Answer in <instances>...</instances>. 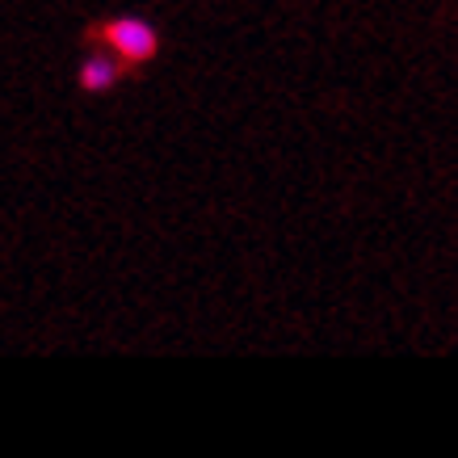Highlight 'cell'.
Returning <instances> with one entry per match:
<instances>
[{
	"label": "cell",
	"instance_id": "1",
	"mask_svg": "<svg viewBox=\"0 0 458 458\" xmlns=\"http://www.w3.org/2000/svg\"><path fill=\"white\" fill-rule=\"evenodd\" d=\"M93 34H98V42H110L123 64H148L156 55V47H160L156 30L140 17H118L110 26H98Z\"/></svg>",
	"mask_w": 458,
	"mask_h": 458
}]
</instances>
